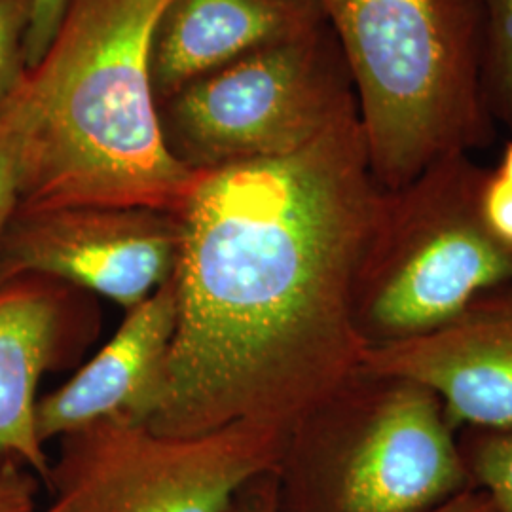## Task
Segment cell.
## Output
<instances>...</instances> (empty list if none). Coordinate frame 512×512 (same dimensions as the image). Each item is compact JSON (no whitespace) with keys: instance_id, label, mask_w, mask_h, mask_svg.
<instances>
[{"instance_id":"obj_1","label":"cell","mask_w":512,"mask_h":512,"mask_svg":"<svg viewBox=\"0 0 512 512\" xmlns=\"http://www.w3.org/2000/svg\"><path fill=\"white\" fill-rule=\"evenodd\" d=\"M389 196L359 116L291 154L200 171L179 213L177 329L148 425L289 439L363 366L357 289Z\"/></svg>"},{"instance_id":"obj_2","label":"cell","mask_w":512,"mask_h":512,"mask_svg":"<svg viewBox=\"0 0 512 512\" xmlns=\"http://www.w3.org/2000/svg\"><path fill=\"white\" fill-rule=\"evenodd\" d=\"M165 0H73L42 63L18 209L148 207L179 215L198 173L165 145L150 40Z\"/></svg>"},{"instance_id":"obj_3","label":"cell","mask_w":512,"mask_h":512,"mask_svg":"<svg viewBox=\"0 0 512 512\" xmlns=\"http://www.w3.org/2000/svg\"><path fill=\"white\" fill-rule=\"evenodd\" d=\"M346 55L370 169L401 190L452 154L494 143L478 29L461 0H319Z\"/></svg>"},{"instance_id":"obj_4","label":"cell","mask_w":512,"mask_h":512,"mask_svg":"<svg viewBox=\"0 0 512 512\" xmlns=\"http://www.w3.org/2000/svg\"><path fill=\"white\" fill-rule=\"evenodd\" d=\"M467 488L439 397L365 365L294 429L275 471L277 512H425Z\"/></svg>"},{"instance_id":"obj_5","label":"cell","mask_w":512,"mask_h":512,"mask_svg":"<svg viewBox=\"0 0 512 512\" xmlns=\"http://www.w3.org/2000/svg\"><path fill=\"white\" fill-rule=\"evenodd\" d=\"M486 173L471 154H452L391 192L357 289L366 351L439 329L482 294L511 285L512 249L478 209Z\"/></svg>"},{"instance_id":"obj_6","label":"cell","mask_w":512,"mask_h":512,"mask_svg":"<svg viewBox=\"0 0 512 512\" xmlns=\"http://www.w3.org/2000/svg\"><path fill=\"white\" fill-rule=\"evenodd\" d=\"M169 152L200 173L291 154L359 116L329 23L241 55L156 103Z\"/></svg>"},{"instance_id":"obj_7","label":"cell","mask_w":512,"mask_h":512,"mask_svg":"<svg viewBox=\"0 0 512 512\" xmlns=\"http://www.w3.org/2000/svg\"><path fill=\"white\" fill-rule=\"evenodd\" d=\"M287 440L249 423L177 437L97 421L61 439L46 512H226L247 484L277 471Z\"/></svg>"},{"instance_id":"obj_8","label":"cell","mask_w":512,"mask_h":512,"mask_svg":"<svg viewBox=\"0 0 512 512\" xmlns=\"http://www.w3.org/2000/svg\"><path fill=\"white\" fill-rule=\"evenodd\" d=\"M179 215L148 207L18 209L0 275H40L133 308L175 274Z\"/></svg>"},{"instance_id":"obj_9","label":"cell","mask_w":512,"mask_h":512,"mask_svg":"<svg viewBox=\"0 0 512 512\" xmlns=\"http://www.w3.org/2000/svg\"><path fill=\"white\" fill-rule=\"evenodd\" d=\"M363 365L433 391L461 429H512V283L414 340L368 349Z\"/></svg>"},{"instance_id":"obj_10","label":"cell","mask_w":512,"mask_h":512,"mask_svg":"<svg viewBox=\"0 0 512 512\" xmlns=\"http://www.w3.org/2000/svg\"><path fill=\"white\" fill-rule=\"evenodd\" d=\"M126 311L109 342L71 380L38 399L37 431L44 444L97 421L150 423L154 418L177 329L173 277Z\"/></svg>"},{"instance_id":"obj_11","label":"cell","mask_w":512,"mask_h":512,"mask_svg":"<svg viewBox=\"0 0 512 512\" xmlns=\"http://www.w3.org/2000/svg\"><path fill=\"white\" fill-rule=\"evenodd\" d=\"M323 23L319 0H165L150 40L154 99Z\"/></svg>"},{"instance_id":"obj_12","label":"cell","mask_w":512,"mask_h":512,"mask_svg":"<svg viewBox=\"0 0 512 512\" xmlns=\"http://www.w3.org/2000/svg\"><path fill=\"white\" fill-rule=\"evenodd\" d=\"M69 287L40 275H0V456L40 482L52 461L38 437V384L65 344Z\"/></svg>"},{"instance_id":"obj_13","label":"cell","mask_w":512,"mask_h":512,"mask_svg":"<svg viewBox=\"0 0 512 512\" xmlns=\"http://www.w3.org/2000/svg\"><path fill=\"white\" fill-rule=\"evenodd\" d=\"M478 29V82L495 126L512 135V0H461Z\"/></svg>"},{"instance_id":"obj_14","label":"cell","mask_w":512,"mask_h":512,"mask_svg":"<svg viewBox=\"0 0 512 512\" xmlns=\"http://www.w3.org/2000/svg\"><path fill=\"white\" fill-rule=\"evenodd\" d=\"M33 122L35 101L25 74L16 92L0 101V245L18 213L25 152Z\"/></svg>"},{"instance_id":"obj_15","label":"cell","mask_w":512,"mask_h":512,"mask_svg":"<svg viewBox=\"0 0 512 512\" xmlns=\"http://www.w3.org/2000/svg\"><path fill=\"white\" fill-rule=\"evenodd\" d=\"M459 448L471 486L486 492L494 512H512V429H461Z\"/></svg>"},{"instance_id":"obj_16","label":"cell","mask_w":512,"mask_h":512,"mask_svg":"<svg viewBox=\"0 0 512 512\" xmlns=\"http://www.w3.org/2000/svg\"><path fill=\"white\" fill-rule=\"evenodd\" d=\"M33 0H0V101L16 92L27 67Z\"/></svg>"},{"instance_id":"obj_17","label":"cell","mask_w":512,"mask_h":512,"mask_svg":"<svg viewBox=\"0 0 512 512\" xmlns=\"http://www.w3.org/2000/svg\"><path fill=\"white\" fill-rule=\"evenodd\" d=\"M478 209L484 226L501 245L512 249V184L488 169L480 194Z\"/></svg>"},{"instance_id":"obj_18","label":"cell","mask_w":512,"mask_h":512,"mask_svg":"<svg viewBox=\"0 0 512 512\" xmlns=\"http://www.w3.org/2000/svg\"><path fill=\"white\" fill-rule=\"evenodd\" d=\"M73 0H33L31 25L27 33V67H38L50 52Z\"/></svg>"},{"instance_id":"obj_19","label":"cell","mask_w":512,"mask_h":512,"mask_svg":"<svg viewBox=\"0 0 512 512\" xmlns=\"http://www.w3.org/2000/svg\"><path fill=\"white\" fill-rule=\"evenodd\" d=\"M38 480L16 459L0 456V512H46L38 505Z\"/></svg>"},{"instance_id":"obj_20","label":"cell","mask_w":512,"mask_h":512,"mask_svg":"<svg viewBox=\"0 0 512 512\" xmlns=\"http://www.w3.org/2000/svg\"><path fill=\"white\" fill-rule=\"evenodd\" d=\"M226 512H277L275 473L258 476L247 484Z\"/></svg>"},{"instance_id":"obj_21","label":"cell","mask_w":512,"mask_h":512,"mask_svg":"<svg viewBox=\"0 0 512 512\" xmlns=\"http://www.w3.org/2000/svg\"><path fill=\"white\" fill-rule=\"evenodd\" d=\"M425 512H494V507L486 492L478 488H467Z\"/></svg>"},{"instance_id":"obj_22","label":"cell","mask_w":512,"mask_h":512,"mask_svg":"<svg viewBox=\"0 0 512 512\" xmlns=\"http://www.w3.org/2000/svg\"><path fill=\"white\" fill-rule=\"evenodd\" d=\"M494 171L501 179H505L507 183L512 184V139L507 143L505 150H503L501 162L495 167Z\"/></svg>"}]
</instances>
